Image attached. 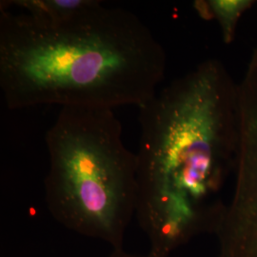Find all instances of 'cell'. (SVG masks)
Segmentation results:
<instances>
[{
    "mask_svg": "<svg viewBox=\"0 0 257 257\" xmlns=\"http://www.w3.org/2000/svg\"><path fill=\"white\" fill-rule=\"evenodd\" d=\"M136 217L150 255L168 257L226 211L240 139L238 83L211 58L169 83L138 108Z\"/></svg>",
    "mask_w": 257,
    "mask_h": 257,
    "instance_id": "6da1fadb",
    "label": "cell"
},
{
    "mask_svg": "<svg viewBox=\"0 0 257 257\" xmlns=\"http://www.w3.org/2000/svg\"><path fill=\"white\" fill-rule=\"evenodd\" d=\"M166 60L137 15L98 0L55 21L0 9V90L11 110L139 108L158 91Z\"/></svg>",
    "mask_w": 257,
    "mask_h": 257,
    "instance_id": "7a4b0ae2",
    "label": "cell"
},
{
    "mask_svg": "<svg viewBox=\"0 0 257 257\" xmlns=\"http://www.w3.org/2000/svg\"><path fill=\"white\" fill-rule=\"evenodd\" d=\"M45 142L50 213L69 230L123 248L137 212L138 157L113 110L60 108Z\"/></svg>",
    "mask_w": 257,
    "mask_h": 257,
    "instance_id": "3957f363",
    "label": "cell"
},
{
    "mask_svg": "<svg viewBox=\"0 0 257 257\" xmlns=\"http://www.w3.org/2000/svg\"><path fill=\"white\" fill-rule=\"evenodd\" d=\"M238 93V159L232 194L214 232L218 257H257V47Z\"/></svg>",
    "mask_w": 257,
    "mask_h": 257,
    "instance_id": "277c9868",
    "label": "cell"
},
{
    "mask_svg": "<svg viewBox=\"0 0 257 257\" xmlns=\"http://www.w3.org/2000/svg\"><path fill=\"white\" fill-rule=\"evenodd\" d=\"M206 12L219 23L225 43L232 42L239 20L255 2L252 0H211L202 2Z\"/></svg>",
    "mask_w": 257,
    "mask_h": 257,
    "instance_id": "5b68a950",
    "label": "cell"
},
{
    "mask_svg": "<svg viewBox=\"0 0 257 257\" xmlns=\"http://www.w3.org/2000/svg\"><path fill=\"white\" fill-rule=\"evenodd\" d=\"M108 257H144V256H137V255H133V254H130L128 252H126L123 248H120V249H113L112 252L110 253V255ZM146 257H154L152 255H148Z\"/></svg>",
    "mask_w": 257,
    "mask_h": 257,
    "instance_id": "8992f818",
    "label": "cell"
}]
</instances>
